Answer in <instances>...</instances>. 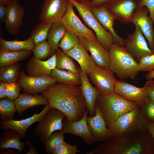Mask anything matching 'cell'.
<instances>
[{"label": "cell", "instance_id": "obj_44", "mask_svg": "<svg viewBox=\"0 0 154 154\" xmlns=\"http://www.w3.org/2000/svg\"><path fill=\"white\" fill-rule=\"evenodd\" d=\"M111 0H92L89 5L90 6L104 5L106 4Z\"/></svg>", "mask_w": 154, "mask_h": 154}, {"label": "cell", "instance_id": "obj_5", "mask_svg": "<svg viewBox=\"0 0 154 154\" xmlns=\"http://www.w3.org/2000/svg\"><path fill=\"white\" fill-rule=\"evenodd\" d=\"M148 122L139 106L121 116L107 127L112 137H121L127 134L146 129Z\"/></svg>", "mask_w": 154, "mask_h": 154}, {"label": "cell", "instance_id": "obj_13", "mask_svg": "<svg viewBox=\"0 0 154 154\" xmlns=\"http://www.w3.org/2000/svg\"><path fill=\"white\" fill-rule=\"evenodd\" d=\"M68 0H44L39 15L41 21L52 24L60 22L65 13Z\"/></svg>", "mask_w": 154, "mask_h": 154}, {"label": "cell", "instance_id": "obj_46", "mask_svg": "<svg viewBox=\"0 0 154 154\" xmlns=\"http://www.w3.org/2000/svg\"><path fill=\"white\" fill-rule=\"evenodd\" d=\"M7 83L2 81L0 83V99H1L6 97V90Z\"/></svg>", "mask_w": 154, "mask_h": 154}, {"label": "cell", "instance_id": "obj_23", "mask_svg": "<svg viewBox=\"0 0 154 154\" xmlns=\"http://www.w3.org/2000/svg\"><path fill=\"white\" fill-rule=\"evenodd\" d=\"M79 74L81 78L80 87L85 101L86 108L90 116L93 117L95 114L96 101L101 93L96 88L91 84L86 73L80 70Z\"/></svg>", "mask_w": 154, "mask_h": 154}, {"label": "cell", "instance_id": "obj_43", "mask_svg": "<svg viewBox=\"0 0 154 154\" xmlns=\"http://www.w3.org/2000/svg\"><path fill=\"white\" fill-rule=\"evenodd\" d=\"M144 86L147 90L149 98L154 101V80L153 79L148 80Z\"/></svg>", "mask_w": 154, "mask_h": 154}, {"label": "cell", "instance_id": "obj_28", "mask_svg": "<svg viewBox=\"0 0 154 154\" xmlns=\"http://www.w3.org/2000/svg\"><path fill=\"white\" fill-rule=\"evenodd\" d=\"M50 76L59 83L70 86H77L81 84L79 74L57 68L52 71Z\"/></svg>", "mask_w": 154, "mask_h": 154}, {"label": "cell", "instance_id": "obj_51", "mask_svg": "<svg viewBox=\"0 0 154 154\" xmlns=\"http://www.w3.org/2000/svg\"><path fill=\"white\" fill-rule=\"evenodd\" d=\"M11 1L9 0H0V5L6 6Z\"/></svg>", "mask_w": 154, "mask_h": 154}, {"label": "cell", "instance_id": "obj_49", "mask_svg": "<svg viewBox=\"0 0 154 154\" xmlns=\"http://www.w3.org/2000/svg\"><path fill=\"white\" fill-rule=\"evenodd\" d=\"M145 78L148 80L154 78V70L148 72L145 75Z\"/></svg>", "mask_w": 154, "mask_h": 154}, {"label": "cell", "instance_id": "obj_37", "mask_svg": "<svg viewBox=\"0 0 154 154\" xmlns=\"http://www.w3.org/2000/svg\"><path fill=\"white\" fill-rule=\"evenodd\" d=\"M33 52L35 58L41 60L53 55L50 46L46 40L35 44Z\"/></svg>", "mask_w": 154, "mask_h": 154}, {"label": "cell", "instance_id": "obj_42", "mask_svg": "<svg viewBox=\"0 0 154 154\" xmlns=\"http://www.w3.org/2000/svg\"><path fill=\"white\" fill-rule=\"evenodd\" d=\"M144 6L148 9L150 13L149 17L154 25V0H139L138 9Z\"/></svg>", "mask_w": 154, "mask_h": 154}, {"label": "cell", "instance_id": "obj_32", "mask_svg": "<svg viewBox=\"0 0 154 154\" xmlns=\"http://www.w3.org/2000/svg\"><path fill=\"white\" fill-rule=\"evenodd\" d=\"M20 64L18 63L0 68V80L7 83L16 82L20 72Z\"/></svg>", "mask_w": 154, "mask_h": 154}, {"label": "cell", "instance_id": "obj_25", "mask_svg": "<svg viewBox=\"0 0 154 154\" xmlns=\"http://www.w3.org/2000/svg\"><path fill=\"white\" fill-rule=\"evenodd\" d=\"M87 51L80 41L73 48L65 52L75 60L79 64L81 70L86 74L89 68L96 65Z\"/></svg>", "mask_w": 154, "mask_h": 154}, {"label": "cell", "instance_id": "obj_40", "mask_svg": "<svg viewBox=\"0 0 154 154\" xmlns=\"http://www.w3.org/2000/svg\"><path fill=\"white\" fill-rule=\"evenodd\" d=\"M149 122H154V101L149 98L141 107Z\"/></svg>", "mask_w": 154, "mask_h": 154}, {"label": "cell", "instance_id": "obj_7", "mask_svg": "<svg viewBox=\"0 0 154 154\" xmlns=\"http://www.w3.org/2000/svg\"><path fill=\"white\" fill-rule=\"evenodd\" d=\"M66 117L61 111L50 108L35 128V135L39 137L40 140L44 143L53 132L62 130L63 120Z\"/></svg>", "mask_w": 154, "mask_h": 154}, {"label": "cell", "instance_id": "obj_8", "mask_svg": "<svg viewBox=\"0 0 154 154\" xmlns=\"http://www.w3.org/2000/svg\"><path fill=\"white\" fill-rule=\"evenodd\" d=\"M87 74L101 94L105 95L114 92L117 79L109 68L95 65L88 69Z\"/></svg>", "mask_w": 154, "mask_h": 154}, {"label": "cell", "instance_id": "obj_45", "mask_svg": "<svg viewBox=\"0 0 154 154\" xmlns=\"http://www.w3.org/2000/svg\"><path fill=\"white\" fill-rule=\"evenodd\" d=\"M7 11L6 6L0 5V22L1 24L4 22Z\"/></svg>", "mask_w": 154, "mask_h": 154}, {"label": "cell", "instance_id": "obj_20", "mask_svg": "<svg viewBox=\"0 0 154 154\" xmlns=\"http://www.w3.org/2000/svg\"><path fill=\"white\" fill-rule=\"evenodd\" d=\"M149 12L146 7L138 9L134 15L132 22L137 25L146 38L149 47L154 52V30L153 22L148 15Z\"/></svg>", "mask_w": 154, "mask_h": 154}, {"label": "cell", "instance_id": "obj_22", "mask_svg": "<svg viewBox=\"0 0 154 154\" xmlns=\"http://www.w3.org/2000/svg\"><path fill=\"white\" fill-rule=\"evenodd\" d=\"M56 68L55 53L45 61L32 56L26 65L27 73L30 76H50L52 71Z\"/></svg>", "mask_w": 154, "mask_h": 154}, {"label": "cell", "instance_id": "obj_33", "mask_svg": "<svg viewBox=\"0 0 154 154\" xmlns=\"http://www.w3.org/2000/svg\"><path fill=\"white\" fill-rule=\"evenodd\" d=\"M17 111L14 101L5 98L0 101V121H7L13 119Z\"/></svg>", "mask_w": 154, "mask_h": 154}, {"label": "cell", "instance_id": "obj_52", "mask_svg": "<svg viewBox=\"0 0 154 154\" xmlns=\"http://www.w3.org/2000/svg\"><path fill=\"white\" fill-rule=\"evenodd\" d=\"M80 3H89L92 0H74Z\"/></svg>", "mask_w": 154, "mask_h": 154}, {"label": "cell", "instance_id": "obj_36", "mask_svg": "<svg viewBox=\"0 0 154 154\" xmlns=\"http://www.w3.org/2000/svg\"><path fill=\"white\" fill-rule=\"evenodd\" d=\"M80 41L77 35L66 30L59 43L58 47L66 52L73 48Z\"/></svg>", "mask_w": 154, "mask_h": 154}, {"label": "cell", "instance_id": "obj_35", "mask_svg": "<svg viewBox=\"0 0 154 154\" xmlns=\"http://www.w3.org/2000/svg\"><path fill=\"white\" fill-rule=\"evenodd\" d=\"M64 134L61 131H54L45 141L43 143L47 153H52L56 148L64 141Z\"/></svg>", "mask_w": 154, "mask_h": 154}, {"label": "cell", "instance_id": "obj_3", "mask_svg": "<svg viewBox=\"0 0 154 154\" xmlns=\"http://www.w3.org/2000/svg\"><path fill=\"white\" fill-rule=\"evenodd\" d=\"M109 67L120 79H133L140 71L139 64L124 47L114 43L109 50Z\"/></svg>", "mask_w": 154, "mask_h": 154}, {"label": "cell", "instance_id": "obj_18", "mask_svg": "<svg viewBox=\"0 0 154 154\" xmlns=\"http://www.w3.org/2000/svg\"><path fill=\"white\" fill-rule=\"evenodd\" d=\"M86 120L90 133L96 141H105L112 137L97 102L95 115L87 116Z\"/></svg>", "mask_w": 154, "mask_h": 154}, {"label": "cell", "instance_id": "obj_10", "mask_svg": "<svg viewBox=\"0 0 154 154\" xmlns=\"http://www.w3.org/2000/svg\"><path fill=\"white\" fill-rule=\"evenodd\" d=\"M74 6L69 0L66 11L60 22L66 30L78 36H83L92 40H98L91 29L88 28L76 15L74 10Z\"/></svg>", "mask_w": 154, "mask_h": 154}, {"label": "cell", "instance_id": "obj_48", "mask_svg": "<svg viewBox=\"0 0 154 154\" xmlns=\"http://www.w3.org/2000/svg\"><path fill=\"white\" fill-rule=\"evenodd\" d=\"M146 129L149 132L154 139V122H149L147 123Z\"/></svg>", "mask_w": 154, "mask_h": 154}, {"label": "cell", "instance_id": "obj_26", "mask_svg": "<svg viewBox=\"0 0 154 154\" xmlns=\"http://www.w3.org/2000/svg\"><path fill=\"white\" fill-rule=\"evenodd\" d=\"M0 136L1 150L15 149L23 153L26 144L21 141L22 138L18 133L11 129H6Z\"/></svg>", "mask_w": 154, "mask_h": 154}, {"label": "cell", "instance_id": "obj_53", "mask_svg": "<svg viewBox=\"0 0 154 154\" xmlns=\"http://www.w3.org/2000/svg\"><path fill=\"white\" fill-rule=\"evenodd\" d=\"M9 0V1H11L12 0Z\"/></svg>", "mask_w": 154, "mask_h": 154}, {"label": "cell", "instance_id": "obj_24", "mask_svg": "<svg viewBox=\"0 0 154 154\" xmlns=\"http://www.w3.org/2000/svg\"><path fill=\"white\" fill-rule=\"evenodd\" d=\"M14 102L17 111L21 116L28 109L35 106H45L48 104L46 99L42 95L26 93L19 94Z\"/></svg>", "mask_w": 154, "mask_h": 154}, {"label": "cell", "instance_id": "obj_41", "mask_svg": "<svg viewBox=\"0 0 154 154\" xmlns=\"http://www.w3.org/2000/svg\"><path fill=\"white\" fill-rule=\"evenodd\" d=\"M21 88L17 82L7 83L6 97L14 100L19 96Z\"/></svg>", "mask_w": 154, "mask_h": 154}, {"label": "cell", "instance_id": "obj_9", "mask_svg": "<svg viewBox=\"0 0 154 154\" xmlns=\"http://www.w3.org/2000/svg\"><path fill=\"white\" fill-rule=\"evenodd\" d=\"M139 0H111L104 6L107 11L121 23H132L138 9Z\"/></svg>", "mask_w": 154, "mask_h": 154}, {"label": "cell", "instance_id": "obj_11", "mask_svg": "<svg viewBox=\"0 0 154 154\" xmlns=\"http://www.w3.org/2000/svg\"><path fill=\"white\" fill-rule=\"evenodd\" d=\"M132 33L129 35L125 39L124 48L133 57L139 61L143 57L154 54L149 47L143 34L137 25Z\"/></svg>", "mask_w": 154, "mask_h": 154}, {"label": "cell", "instance_id": "obj_34", "mask_svg": "<svg viewBox=\"0 0 154 154\" xmlns=\"http://www.w3.org/2000/svg\"><path fill=\"white\" fill-rule=\"evenodd\" d=\"M52 24L40 22L32 30L30 37L35 44L47 39L48 31Z\"/></svg>", "mask_w": 154, "mask_h": 154}, {"label": "cell", "instance_id": "obj_30", "mask_svg": "<svg viewBox=\"0 0 154 154\" xmlns=\"http://www.w3.org/2000/svg\"><path fill=\"white\" fill-rule=\"evenodd\" d=\"M32 51L27 50L0 52L1 67L11 65L27 58Z\"/></svg>", "mask_w": 154, "mask_h": 154}, {"label": "cell", "instance_id": "obj_1", "mask_svg": "<svg viewBox=\"0 0 154 154\" xmlns=\"http://www.w3.org/2000/svg\"><path fill=\"white\" fill-rule=\"evenodd\" d=\"M50 107L63 113L70 121L81 119L87 110L80 87L59 83L51 85L41 92Z\"/></svg>", "mask_w": 154, "mask_h": 154}, {"label": "cell", "instance_id": "obj_19", "mask_svg": "<svg viewBox=\"0 0 154 154\" xmlns=\"http://www.w3.org/2000/svg\"><path fill=\"white\" fill-rule=\"evenodd\" d=\"M50 107L47 104L39 113H35L32 116L23 119L16 120L13 119L7 121H1L0 128L1 129H11L18 133L22 139L25 138L27 129L32 124L39 122Z\"/></svg>", "mask_w": 154, "mask_h": 154}, {"label": "cell", "instance_id": "obj_6", "mask_svg": "<svg viewBox=\"0 0 154 154\" xmlns=\"http://www.w3.org/2000/svg\"><path fill=\"white\" fill-rule=\"evenodd\" d=\"M74 5L85 23L94 31L96 37L101 45L109 51L114 43L113 37L105 30L92 14L89 3L78 2L74 0H69Z\"/></svg>", "mask_w": 154, "mask_h": 154}, {"label": "cell", "instance_id": "obj_12", "mask_svg": "<svg viewBox=\"0 0 154 154\" xmlns=\"http://www.w3.org/2000/svg\"><path fill=\"white\" fill-rule=\"evenodd\" d=\"M17 82L25 93L35 94L41 92L57 82L50 76H30L21 71Z\"/></svg>", "mask_w": 154, "mask_h": 154}, {"label": "cell", "instance_id": "obj_2", "mask_svg": "<svg viewBox=\"0 0 154 154\" xmlns=\"http://www.w3.org/2000/svg\"><path fill=\"white\" fill-rule=\"evenodd\" d=\"M87 154H154V139L149 132L112 137Z\"/></svg>", "mask_w": 154, "mask_h": 154}, {"label": "cell", "instance_id": "obj_15", "mask_svg": "<svg viewBox=\"0 0 154 154\" xmlns=\"http://www.w3.org/2000/svg\"><path fill=\"white\" fill-rule=\"evenodd\" d=\"M6 7L7 11L4 22L6 29L10 35L16 36L23 24L24 8L17 0H12Z\"/></svg>", "mask_w": 154, "mask_h": 154}, {"label": "cell", "instance_id": "obj_47", "mask_svg": "<svg viewBox=\"0 0 154 154\" xmlns=\"http://www.w3.org/2000/svg\"><path fill=\"white\" fill-rule=\"evenodd\" d=\"M25 144L29 147V150L25 154H38V153L35 148L30 141L27 140L25 141Z\"/></svg>", "mask_w": 154, "mask_h": 154}, {"label": "cell", "instance_id": "obj_50", "mask_svg": "<svg viewBox=\"0 0 154 154\" xmlns=\"http://www.w3.org/2000/svg\"><path fill=\"white\" fill-rule=\"evenodd\" d=\"M9 149H4V151L2 150L0 152V154H18L17 153L14 151L12 150Z\"/></svg>", "mask_w": 154, "mask_h": 154}, {"label": "cell", "instance_id": "obj_16", "mask_svg": "<svg viewBox=\"0 0 154 154\" xmlns=\"http://www.w3.org/2000/svg\"><path fill=\"white\" fill-rule=\"evenodd\" d=\"M87 110L84 117L79 120L72 121L66 117L63 122L61 131L64 133H68L80 137L87 144H93L96 141L92 135L88 127L86 120L88 113Z\"/></svg>", "mask_w": 154, "mask_h": 154}, {"label": "cell", "instance_id": "obj_38", "mask_svg": "<svg viewBox=\"0 0 154 154\" xmlns=\"http://www.w3.org/2000/svg\"><path fill=\"white\" fill-rule=\"evenodd\" d=\"M80 152L76 145H72L65 141L52 151L53 154H76Z\"/></svg>", "mask_w": 154, "mask_h": 154}, {"label": "cell", "instance_id": "obj_29", "mask_svg": "<svg viewBox=\"0 0 154 154\" xmlns=\"http://www.w3.org/2000/svg\"><path fill=\"white\" fill-rule=\"evenodd\" d=\"M66 30L61 22L52 24L48 32L47 39L53 55L58 49L59 42Z\"/></svg>", "mask_w": 154, "mask_h": 154}, {"label": "cell", "instance_id": "obj_27", "mask_svg": "<svg viewBox=\"0 0 154 154\" xmlns=\"http://www.w3.org/2000/svg\"><path fill=\"white\" fill-rule=\"evenodd\" d=\"M35 45L30 37L23 41H8L0 37V52L27 50L33 52Z\"/></svg>", "mask_w": 154, "mask_h": 154}, {"label": "cell", "instance_id": "obj_14", "mask_svg": "<svg viewBox=\"0 0 154 154\" xmlns=\"http://www.w3.org/2000/svg\"><path fill=\"white\" fill-rule=\"evenodd\" d=\"M114 92L128 101L137 103L141 107L149 98L144 86L137 87L123 79L117 80Z\"/></svg>", "mask_w": 154, "mask_h": 154}, {"label": "cell", "instance_id": "obj_17", "mask_svg": "<svg viewBox=\"0 0 154 154\" xmlns=\"http://www.w3.org/2000/svg\"><path fill=\"white\" fill-rule=\"evenodd\" d=\"M91 10L96 19L106 31L112 35L114 43L124 47L125 39L119 36L115 32L113 26L116 20L104 5L90 6Z\"/></svg>", "mask_w": 154, "mask_h": 154}, {"label": "cell", "instance_id": "obj_21", "mask_svg": "<svg viewBox=\"0 0 154 154\" xmlns=\"http://www.w3.org/2000/svg\"><path fill=\"white\" fill-rule=\"evenodd\" d=\"M78 37L86 50L90 52L96 64L101 67L109 68V51L105 48L98 40H92L82 36Z\"/></svg>", "mask_w": 154, "mask_h": 154}, {"label": "cell", "instance_id": "obj_4", "mask_svg": "<svg viewBox=\"0 0 154 154\" xmlns=\"http://www.w3.org/2000/svg\"><path fill=\"white\" fill-rule=\"evenodd\" d=\"M97 101L107 127L123 114L140 106L114 92L105 95L101 94Z\"/></svg>", "mask_w": 154, "mask_h": 154}, {"label": "cell", "instance_id": "obj_39", "mask_svg": "<svg viewBox=\"0 0 154 154\" xmlns=\"http://www.w3.org/2000/svg\"><path fill=\"white\" fill-rule=\"evenodd\" d=\"M138 63L140 71L149 72L154 70V54L143 57Z\"/></svg>", "mask_w": 154, "mask_h": 154}, {"label": "cell", "instance_id": "obj_31", "mask_svg": "<svg viewBox=\"0 0 154 154\" xmlns=\"http://www.w3.org/2000/svg\"><path fill=\"white\" fill-rule=\"evenodd\" d=\"M54 53L56 58V68L74 73L79 74L80 70L77 69L71 56L60 49H58Z\"/></svg>", "mask_w": 154, "mask_h": 154}]
</instances>
